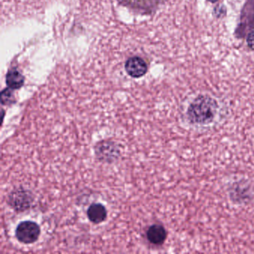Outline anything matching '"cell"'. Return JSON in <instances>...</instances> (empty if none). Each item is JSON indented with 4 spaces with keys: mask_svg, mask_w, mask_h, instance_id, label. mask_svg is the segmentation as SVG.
Instances as JSON below:
<instances>
[{
    "mask_svg": "<svg viewBox=\"0 0 254 254\" xmlns=\"http://www.w3.org/2000/svg\"><path fill=\"white\" fill-rule=\"evenodd\" d=\"M218 103L210 96H200L195 98L187 109L190 123L198 126L210 124L218 114Z\"/></svg>",
    "mask_w": 254,
    "mask_h": 254,
    "instance_id": "6da1fadb",
    "label": "cell"
},
{
    "mask_svg": "<svg viewBox=\"0 0 254 254\" xmlns=\"http://www.w3.org/2000/svg\"><path fill=\"white\" fill-rule=\"evenodd\" d=\"M41 229L38 224L32 221H23L16 229V236L22 243L32 244L39 238Z\"/></svg>",
    "mask_w": 254,
    "mask_h": 254,
    "instance_id": "7a4b0ae2",
    "label": "cell"
},
{
    "mask_svg": "<svg viewBox=\"0 0 254 254\" xmlns=\"http://www.w3.org/2000/svg\"><path fill=\"white\" fill-rule=\"evenodd\" d=\"M126 70L132 78H140L146 73L148 66L143 59L139 57H133L126 62Z\"/></svg>",
    "mask_w": 254,
    "mask_h": 254,
    "instance_id": "3957f363",
    "label": "cell"
},
{
    "mask_svg": "<svg viewBox=\"0 0 254 254\" xmlns=\"http://www.w3.org/2000/svg\"><path fill=\"white\" fill-rule=\"evenodd\" d=\"M166 231L163 226L154 224L147 231V238L154 245H162L166 239Z\"/></svg>",
    "mask_w": 254,
    "mask_h": 254,
    "instance_id": "277c9868",
    "label": "cell"
},
{
    "mask_svg": "<svg viewBox=\"0 0 254 254\" xmlns=\"http://www.w3.org/2000/svg\"><path fill=\"white\" fill-rule=\"evenodd\" d=\"M87 216L94 224L103 222L107 218L106 208L101 203H93L87 209Z\"/></svg>",
    "mask_w": 254,
    "mask_h": 254,
    "instance_id": "5b68a950",
    "label": "cell"
},
{
    "mask_svg": "<svg viewBox=\"0 0 254 254\" xmlns=\"http://www.w3.org/2000/svg\"><path fill=\"white\" fill-rule=\"evenodd\" d=\"M24 77L18 71L12 69L6 75V84L11 90H18L24 84Z\"/></svg>",
    "mask_w": 254,
    "mask_h": 254,
    "instance_id": "8992f818",
    "label": "cell"
},
{
    "mask_svg": "<svg viewBox=\"0 0 254 254\" xmlns=\"http://www.w3.org/2000/svg\"><path fill=\"white\" fill-rule=\"evenodd\" d=\"M14 99L13 93L9 89H5L1 93V102L3 105H11L13 103Z\"/></svg>",
    "mask_w": 254,
    "mask_h": 254,
    "instance_id": "52a82bcc",
    "label": "cell"
},
{
    "mask_svg": "<svg viewBox=\"0 0 254 254\" xmlns=\"http://www.w3.org/2000/svg\"><path fill=\"white\" fill-rule=\"evenodd\" d=\"M127 4L133 5V7L136 6L140 8L141 5H145L147 0H126Z\"/></svg>",
    "mask_w": 254,
    "mask_h": 254,
    "instance_id": "ba28073f",
    "label": "cell"
},
{
    "mask_svg": "<svg viewBox=\"0 0 254 254\" xmlns=\"http://www.w3.org/2000/svg\"><path fill=\"white\" fill-rule=\"evenodd\" d=\"M247 42H248V47L254 50V30L248 35Z\"/></svg>",
    "mask_w": 254,
    "mask_h": 254,
    "instance_id": "9c48e42d",
    "label": "cell"
},
{
    "mask_svg": "<svg viewBox=\"0 0 254 254\" xmlns=\"http://www.w3.org/2000/svg\"><path fill=\"white\" fill-rule=\"evenodd\" d=\"M211 2H215V0H210Z\"/></svg>",
    "mask_w": 254,
    "mask_h": 254,
    "instance_id": "30bf717a",
    "label": "cell"
}]
</instances>
